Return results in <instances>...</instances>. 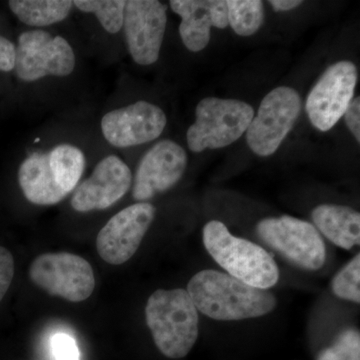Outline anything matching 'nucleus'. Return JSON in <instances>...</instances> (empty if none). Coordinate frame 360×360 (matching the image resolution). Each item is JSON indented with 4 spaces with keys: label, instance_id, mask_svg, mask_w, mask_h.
Wrapping results in <instances>:
<instances>
[{
    "label": "nucleus",
    "instance_id": "obj_27",
    "mask_svg": "<svg viewBox=\"0 0 360 360\" xmlns=\"http://www.w3.org/2000/svg\"><path fill=\"white\" fill-rule=\"evenodd\" d=\"M269 4L274 7L276 11H290L302 6V1H300V0H270Z\"/></svg>",
    "mask_w": 360,
    "mask_h": 360
},
{
    "label": "nucleus",
    "instance_id": "obj_20",
    "mask_svg": "<svg viewBox=\"0 0 360 360\" xmlns=\"http://www.w3.org/2000/svg\"><path fill=\"white\" fill-rule=\"evenodd\" d=\"M73 4L79 11L94 13L106 32L117 33L122 28L124 18V0H75Z\"/></svg>",
    "mask_w": 360,
    "mask_h": 360
},
{
    "label": "nucleus",
    "instance_id": "obj_2",
    "mask_svg": "<svg viewBox=\"0 0 360 360\" xmlns=\"http://www.w3.org/2000/svg\"><path fill=\"white\" fill-rule=\"evenodd\" d=\"M84 165V155L79 148L61 144L49 153L28 156L18 170V182L30 202L56 205L77 187Z\"/></svg>",
    "mask_w": 360,
    "mask_h": 360
},
{
    "label": "nucleus",
    "instance_id": "obj_1",
    "mask_svg": "<svg viewBox=\"0 0 360 360\" xmlns=\"http://www.w3.org/2000/svg\"><path fill=\"white\" fill-rule=\"evenodd\" d=\"M186 291L196 309L215 321L255 319L274 311L277 305L276 296L269 290L253 288L212 269L196 274L187 284Z\"/></svg>",
    "mask_w": 360,
    "mask_h": 360
},
{
    "label": "nucleus",
    "instance_id": "obj_12",
    "mask_svg": "<svg viewBox=\"0 0 360 360\" xmlns=\"http://www.w3.org/2000/svg\"><path fill=\"white\" fill-rule=\"evenodd\" d=\"M167 22V6L160 1H125L123 26L127 47L135 63L150 65L158 61Z\"/></svg>",
    "mask_w": 360,
    "mask_h": 360
},
{
    "label": "nucleus",
    "instance_id": "obj_4",
    "mask_svg": "<svg viewBox=\"0 0 360 360\" xmlns=\"http://www.w3.org/2000/svg\"><path fill=\"white\" fill-rule=\"evenodd\" d=\"M202 239L210 257L229 276L262 290H269L278 283V267L271 255L262 246L231 234L221 221L212 220L206 224Z\"/></svg>",
    "mask_w": 360,
    "mask_h": 360
},
{
    "label": "nucleus",
    "instance_id": "obj_25",
    "mask_svg": "<svg viewBox=\"0 0 360 360\" xmlns=\"http://www.w3.org/2000/svg\"><path fill=\"white\" fill-rule=\"evenodd\" d=\"M345 122L356 141L360 142V98L352 99L345 112Z\"/></svg>",
    "mask_w": 360,
    "mask_h": 360
},
{
    "label": "nucleus",
    "instance_id": "obj_10",
    "mask_svg": "<svg viewBox=\"0 0 360 360\" xmlns=\"http://www.w3.org/2000/svg\"><path fill=\"white\" fill-rule=\"evenodd\" d=\"M357 70L350 61H338L326 70L309 92L307 112L321 131H328L345 115L354 98Z\"/></svg>",
    "mask_w": 360,
    "mask_h": 360
},
{
    "label": "nucleus",
    "instance_id": "obj_19",
    "mask_svg": "<svg viewBox=\"0 0 360 360\" xmlns=\"http://www.w3.org/2000/svg\"><path fill=\"white\" fill-rule=\"evenodd\" d=\"M229 25L240 37H250L264 23V2L260 0H229Z\"/></svg>",
    "mask_w": 360,
    "mask_h": 360
},
{
    "label": "nucleus",
    "instance_id": "obj_26",
    "mask_svg": "<svg viewBox=\"0 0 360 360\" xmlns=\"http://www.w3.org/2000/svg\"><path fill=\"white\" fill-rule=\"evenodd\" d=\"M15 51V45L0 35V70L8 72L14 70Z\"/></svg>",
    "mask_w": 360,
    "mask_h": 360
},
{
    "label": "nucleus",
    "instance_id": "obj_3",
    "mask_svg": "<svg viewBox=\"0 0 360 360\" xmlns=\"http://www.w3.org/2000/svg\"><path fill=\"white\" fill-rule=\"evenodd\" d=\"M146 321L156 347L168 359L189 354L198 338V310L186 290H158L149 296Z\"/></svg>",
    "mask_w": 360,
    "mask_h": 360
},
{
    "label": "nucleus",
    "instance_id": "obj_7",
    "mask_svg": "<svg viewBox=\"0 0 360 360\" xmlns=\"http://www.w3.org/2000/svg\"><path fill=\"white\" fill-rule=\"evenodd\" d=\"M30 277L40 290L71 302H84L96 288L91 265L72 253L39 255L30 264Z\"/></svg>",
    "mask_w": 360,
    "mask_h": 360
},
{
    "label": "nucleus",
    "instance_id": "obj_5",
    "mask_svg": "<svg viewBox=\"0 0 360 360\" xmlns=\"http://www.w3.org/2000/svg\"><path fill=\"white\" fill-rule=\"evenodd\" d=\"M253 117L255 110L245 101L207 97L196 106L187 146L193 153L231 146L246 132Z\"/></svg>",
    "mask_w": 360,
    "mask_h": 360
},
{
    "label": "nucleus",
    "instance_id": "obj_6",
    "mask_svg": "<svg viewBox=\"0 0 360 360\" xmlns=\"http://www.w3.org/2000/svg\"><path fill=\"white\" fill-rule=\"evenodd\" d=\"M260 239L270 248L300 269L317 270L323 266L326 248L321 233L309 222L290 215L260 220Z\"/></svg>",
    "mask_w": 360,
    "mask_h": 360
},
{
    "label": "nucleus",
    "instance_id": "obj_13",
    "mask_svg": "<svg viewBox=\"0 0 360 360\" xmlns=\"http://www.w3.org/2000/svg\"><path fill=\"white\" fill-rule=\"evenodd\" d=\"M186 150L176 142H158L142 158L135 174L132 196L144 202L172 188L186 172Z\"/></svg>",
    "mask_w": 360,
    "mask_h": 360
},
{
    "label": "nucleus",
    "instance_id": "obj_16",
    "mask_svg": "<svg viewBox=\"0 0 360 360\" xmlns=\"http://www.w3.org/2000/svg\"><path fill=\"white\" fill-rule=\"evenodd\" d=\"M170 7L181 18L179 34L188 51L198 52L207 46L210 30L229 25V11L224 0H172Z\"/></svg>",
    "mask_w": 360,
    "mask_h": 360
},
{
    "label": "nucleus",
    "instance_id": "obj_17",
    "mask_svg": "<svg viewBox=\"0 0 360 360\" xmlns=\"http://www.w3.org/2000/svg\"><path fill=\"white\" fill-rule=\"evenodd\" d=\"M311 217L317 229L335 245L347 250L359 245V212L345 205H321Z\"/></svg>",
    "mask_w": 360,
    "mask_h": 360
},
{
    "label": "nucleus",
    "instance_id": "obj_18",
    "mask_svg": "<svg viewBox=\"0 0 360 360\" xmlns=\"http://www.w3.org/2000/svg\"><path fill=\"white\" fill-rule=\"evenodd\" d=\"M8 4L21 22L30 26H47L65 20L73 2L70 0H11Z\"/></svg>",
    "mask_w": 360,
    "mask_h": 360
},
{
    "label": "nucleus",
    "instance_id": "obj_15",
    "mask_svg": "<svg viewBox=\"0 0 360 360\" xmlns=\"http://www.w3.org/2000/svg\"><path fill=\"white\" fill-rule=\"evenodd\" d=\"M131 182L129 167L117 156H108L97 163L91 176L75 189L71 206L78 212L106 210L122 200Z\"/></svg>",
    "mask_w": 360,
    "mask_h": 360
},
{
    "label": "nucleus",
    "instance_id": "obj_24",
    "mask_svg": "<svg viewBox=\"0 0 360 360\" xmlns=\"http://www.w3.org/2000/svg\"><path fill=\"white\" fill-rule=\"evenodd\" d=\"M14 276V259L11 251L0 246V302L11 288Z\"/></svg>",
    "mask_w": 360,
    "mask_h": 360
},
{
    "label": "nucleus",
    "instance_id": "obj_21",
    "mask_svg": "<svg viewBox=\"0 0 360 360\" xmlns=\"http://www.w3.org/2000/svg\"><path fill=\"white\" fill-rule=\"evenodd\" d=\"M333 293L341 300L360 302V255L352 258L333 277Z\"/></svg>",
    "mask_w": 360,
    "mask_h": 360
},
{
    "label": "nucleus",
    "instance_id": "obj_14",
    "mask_svg": "<svg viewBox=\"0 0 360 360\" xmlns=\"http://www.w3.org/2000/svg\"><path fill=\"white\" fill-rule=\"evenodd\" d=\"M167 122L160 108L141 101L106 113L101 120V129L111 146L123 148L155 141Z\"/></svg>",
    "mask_w": 360,
    "mask_h": 360
},
{
    "label": "nucleus",
    "instance_id": "obj_23",
    "mask_svg": "<svg viewBox=\"0 0 360 360\" xmlns=\"http://www.w3.org/2000/svg\"><path fill=\"white\" fill-rule=\"evenodd\" d=\"M52 352L56 360H79V352L71 336L59 333L52 338Z\"/></svg>",
    "mask_w": 360,
    "mask_h": 360
},
{
    "label": "nucleus",
    "instance_id": "obj_8",
    "mask_svg": "<svg viewBox=\"0 0 360 360\" xmlns=\"http://www.w3.org/2000/svg\"><path fill=\"white\" fill-rule=\"evenodd\" d=\"M302 110V98L295 89L279 86L271 90L246 130L251 150L259 156L274 155L295 127Z\"/></svg>",
    "mask_w": 360,
    "mask_h": 360
},
{
    "label": "nucleus",
    "instance_id": "obj_22",
    "mask_svg": "<svg viewBox=\"0 0 360 360\" xmlns=\"http://www.w3.org/2000/svg\"><path fill=\"white\" fill-rule=\"evenodd\" d=\"M317 360H360V335L347 329L338 336L331 347L322 350Z\"/></svg>",
    "mask_w": 360,
    "mask_h": 360
},
{
    "label": "nucleus",
    "instance_id": "obj_11",
    "mask_svg": "<svg viewBox=\"0 0 360 360\" xmlns=\"http://www.w3.org/2000/svg\"><path fill=\"white\" fill-rule=\"evenodd\" d=\"M155 207L139 202L116 213L96 238V250L104 262L124 264L134 257L155 217Z\"/></svg>",
    "mask_w": 360,
    "mask_h": 360
},
{
    "label": "nucleus",
    "instance_id": "obj_9",
    "mask_svg": "<svg viewBox=\"0 0 360 360\" xmlns=\"http://www.w3.org/2000/svg\"><path fill=\"white\" fill-rule=\"evenodd\" d=\"M75 66V52L63 37H53L44 30L21 33L14 63L21 80L35 82L47 75L68 77Z\"/></svg>",
    "mask_w": 360,
    "mask_h": 360
}]
</instances>
